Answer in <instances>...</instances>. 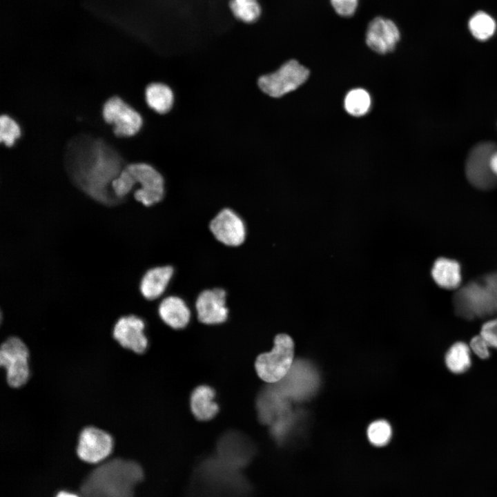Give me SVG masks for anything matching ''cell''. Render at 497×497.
Returning <instances> with one entry per match:
<instances>
[{
	"label": "cell",
	"mask_w": 497,
	"mask_h": 497,
	"mask_svg": "<svg viewBox=\"0 0 497 497\" xmlns=\"http://www.w3.org/2000/svg\"><path fill=\"white\" fill-rule=\"evenodd\" d=\"M144 471L136 462L113 458L98 465L84 479L80 497H134Z\"/></svg>",
	"instance_id": "cell-1"
},
{
	"label": "cell",
	"mask_w": 497,
	"mask_h": 497,
	"mask_svg": "<svg viewBox=\"0 0 497 497\" xmlns=\"http://www.w3.org/2000/svg\"><path fill=\"white\" fill-rule=\"evenodd\" d=\"M251 487L242 471L206 458L194 470L187 497H250Z\"/></svg>",
	"instance_id": "cell-2"
},
{
	"label": "cell",
	"mask_w": 497,
	"mask_h": 497,
	"mask_svg": "<svg viewBox=\"0 0 497 497\" xmlns=\"http://www.w3.org/2000/svg\"><path fill=\"white\" fill-rule=\"evenodd\" d=\"M99 144L95 146L88 160H84L75 173L79 185L90 197L106 204H115L117 199L111 188L113 181L118 176L119 166L111 151Z\"/></svg>",
	"instance_id": "cell-3"
},
{
	"label": "cell",
	"mask_w": 497,
	"mask_h": 497,
	"mask_svg": "<svg viewBox=\"0 0 497 497\" xmlns=\"http://www.w3.org/2000/svg\"><path fill=\"white\" fill-rule=\"evenodd\" d=\"M454 313L467 320L489 318L497 315V288L490 274L464 282L454 292Z\"/></svg>",
	"instance_id": "cell-4"
},
{
	"label": "cell",
	"mask_w": 497,
	"mask_h": 497,
	"mask_svg": "<svg viewBox=\"0 0 497 497\" xmlns=\"http://www.w3.org/2000/svg\"><path fill=\"white\" fill-rule=\"evenodd\" d=\"M294 346L291 337L279 334L269 352L260 354L255 367L258 376L264 381L274 384L283 379L293 367Z\"/></svg>",
	"instance_id": "cell-5"
},
{
	"label": "cell",
	"mask_w": 497,
	"mask_h": 497,
	"mask_svg": "<svg viewBox=\"0 0 497 497\" xmlns=\"http://www.w3.org/2000/svg\"><path fill=\"white\" fill-rule=\"evenodd\" d=\"M309 70L295 60L284 64L275 72L258 79L261 90L272 97H280L301 86L308 79Z\"/></svg>",
	"instance_id": "cell-6"
},
{
	"label": "cell",
	"mask_w": 497,
	"mask_h": 497,
	"mask_svg": "<svg viewBox=\"0 0 497 497\" xmlns=\"http://www.w3.org/2000/svg\"><path fill=\"white\" fill-rule=\"evenodd\" d=\"M29 352L17 337L7 338L1 345L0 364L6 371L8 384L14 388L25 384L30 376Z\"/></svg>",
	"instance_id": "cell-7"
},
{
	"label": "cell",
	"mask_w": 497,
	"mask_h": 497,
	"mask_svg": "<svg viewBox=\"0 0 497 497\" xmlns=\"http://www.w3.org/2000/svg\"><path fill=\"white\" fill-rule=\"evenodd\" d=\"M497 147L492 142L476 144L470 150L465 163V176L475 188L489 191L497 187V178L493 175L489 165L491 153Z\"/></svg>",
	"instance_id": "cell-8"
},
{
	"label": "cell",
	"mask_w": 497,
	"mask_h": 497,
	"mask_svg": "<svg viewBox=\"0 0 497 497\" xmlns=\"http://www.w3.org/2000/svg\"><path fill=\"white\" fill-rule=\"evenodd\" d=\"M254 454V445L246 436L229 431L218 440L215 456L225 465L242 471L250 463Z\"/></svg>",
	"instance_id": "cell-9"
},
{
	"label": "cell",
	"mask_w": 497,
	"mask_h": 497,
	"mask_svg": "<svg viewBox=\"0 0 497 497\" xmlns=\"http://www.w3.org/2000/svg\"><path fill=\"white\" fill-rule=\"evenodd\" d=\"M129 172L134 185L140 184L134 192L135 199L146 206L159 203L164 195V181L162 175L153 166L137 163L125 167Z\"/></svg>",
	"instance_id": "cell-10"
},
{
	"label": "cell",
	"mask_w": 497,
	"mask_h": 497,
	"mask_svg": "<svg viewBox=\"0 0 497 497\" xmlns=\"http://www.w3.org/2000/svg\"><path fill=\"white\" fill-rule=\"evenodd\" d=\"M208 227L215 239L225 246L238 247L246 238L244 220L230 208L219 211L211 220Z\"/></svg>",
	"instance_id": "cell-11"
},
{
	"label": "cell",
	"mask_w": 497,
	"mask_h": 497,
	"mask_svg": "<svg viewBox=\"0 0 497 497\" xmlns=\"http://www.w3.org/2000/svg\"><path fill=\"white\" fill-rule=\"evenodd\" d=\"M103 117L106 122L114 125V133L119 137L135 135L142 125L140 115L117 97L105 103Z\"/></svg>",
	"instance_id": "cell-12"
},
{
	"label": "cell",
	"mask_w": 497,
	"mask_h": 497,
	"mask_svg": "<svg viewBox=\"0 0 497 497\" xmlns=\"http://www.w3.org/2000/svg\"><path fill=\"white\" fill-rule=\"evenodd\" d=\"M113 446V438L108 432L95 427H87L79 434L77 454L83 461L96 464L110 455Z\"/></svg>",
	"instance_id": "cell-13"
},
{
	"label": "cell",
	"mask_w": 497,
	"mask_h": 497,
	"mask_svg": "<svg viewBox=\"0 0 497 497\" xmlns=\"http://www.w3.org/2000/svg\"><path fill=\"white\" fill-rule=\"evenodd\" d=\"M195 306L197 318L203 324H219L228 318L226 292L222 288L203 290L197 297Z\"/></svg>",
	"instance_id": "cell-14"
},
{
	"label": "cell",
	"mask_w": 497,
	"mask_h": 497,
	"mask_svg": "<svg viewBox=\"0 0 497 497\" xmlns=\"http://www.w3.org/2000/svg\"><path fill=\"white\" fill-rule=\"evenodd\" d=\"M144 320L134 315L121 317L115 323L113 336L123 348L143 353L148 341L144 333Z\"/></svg>",
	"instance_id": "cell-15"
},
{
	"label": "cell",
	"mask_w": 497,
	"mask_h": 497,
	"mask_svg": "<svg viewBox=\"0 0 497 497\" xmlns=\"http://www.w3.org/2000/svg\"><path fill=\"white\" fill-rule=\"evenodd\" d=\"M399 39V30L391 20L378 17L369 23L366 33V43L373 51L379 54L391 52Z\"/></svg>",
	"instance_id": "cell-16"
},
{
	"label": "cell",
	"mask_w": 497,
	"mask_h": 497,
	"mask_svg": "<svg viewBox=\"0 0 497 497\" xmlns=\"http://www.w3.org/2000/svg\"><path fill=\"white\" fill-rule=\"evenodd\" d=\"M430 272L433 282L442 289L454 292L463 284L462 266L456 259L438 257L433 261Z\"/></svg>",
	"instance_id": "cell-17"
},
{
	"label": "cell",
	"mask_w": 497,
	"mask_h": 497,
	"mask_svg": "<svg viewBox=\"0 0 497 497\" xmlns=\"http://www.w3.org/2000/svg\"><path fill=\"white\" fill-rule=\"evenodd\" d=\"M256 406L259 420L264 424L271 425L288 413L287 399L274 385L264 389L259 393Z\"/></svg>",
	"instance_id": "cell-18"
},
{
	"label": "cell",
	"mask_w": 497,
	"mask_h": 497,
	"mask_svg": "<svg viewBox=\"0 0 497 497\" xmlns=\"http://www.w3.org/2000/svg\"><path fill=\"white\" fill-rule=\"evenodd\" d=\"M174 274V269L170 265L158 266L148 270L143 275L139 289L147 300L159 298L166 291Z\"/></svg>",
	"instance_id": "cell-19"
},
{
	"label": "cell",
	"mask_w": 497,
	"mask_h": 497,
	"mask_svg": "<svg viewBox=\"0 0 497 497\" xmlns=\"http://www.w3.org/2000/svg\"><path fill=\"white\" fill-rule=\"evenodd\" d=\"M158 313L162 320L174 329L186 327L191 316L186 302L177 295H169L164 298L159 305Z\"/></svg>",
	"instance_id": "cell-20"
},
{
	"label": "cell",
	"mask_w": 497,
	"mask_h": 497,
	"mask_svg": "<svg viewBox=\"0 0 497 497\" xmlns=\"http://www.w3.org/2000/svg\"><path fill=\"white\" fill-rule=\"evenodd\" d=\"M214 389L207 385L197 387L192 392L190 400L191 411L199 420H209L214 418L219 411L215 400Z\"/></svg>",
	"instance_id": "cell-21"
},
{
	"label": "cell",
	"mask_w": 497,
	"mask_h": 497,
	"mask_svg": "<svg viewBox=\"0 0 497 497\" xmlns=\"http://www.w3.org/2000/svg\"><path fill=\"white\" fill-rule=\"evenodd\" d=\"M471 354L469 344L463 341L454 342L444 355V363L447 369L455 375L466 373L472 365Z\"/></svg>",
	"instance_id": "cell-22"
},
{
	"label": "cell",
	"mask_w": 497,
	"mask_h": 497,
	"mask_svg": "<svg viewBox=\"0 0 497 497\" xmlns=\"http://www.w3.org/2000/svg\"><path fill=\"white\" fill-rule=\"evenodd\" d=\"M145 97L148 106L158 113H166L173 106V92L164 84L153 83L148 85L146 88Z\"/></svg>",
	"instance_id": "cell-23"
},
{
	"label": "cell",
	"mask_w": 497,
	"mask_h": 497,
	"mask_svg": "<svg viewBox=\"0 0 497 497\" xmlns=\"http://www.w3.org/2000/svg\"><path fill=\"white\" fill-rule=\"evenodd\" d=\"M468 24L471 35L480 41L489 39L496 30L495 20L483 11H478L471 16Z\"/></svg>",
	"instance_id": "cell-24"
},
{
	"label": "cell",
	"mask_w": 497,
	"mask_h": 497,
	"mask_svg": "<svg viewBox=\"0 0 497 497\" xmlns=\"http://www.w3.org/2000/svg\"><path fill=\"white\" fill-rule=\"evenodd\" d=\"M344 108L351 115L360 117L366 115L371 106L369 94L364 89L356 88L349 91L344 98Z\"/></svg>",
	"instance_id": "cell-25"
},
{
	"label": "cell",
	"mask_w": 497,
	"mask_h": 497,
	"mask_svg": "<svg viewBox=\"0 0 497 497\" xmlns=\"http://www.w3.org/2000/svg\"><path fill=\"white\" fill-rule=\"evenodd\" d=\"M230 8L237 19L246 23L254 22L261 13L257 0H231Z\"/></svg>",
	"instance_id": "cell-26"
},
{
	"label": "cell",
	"mask_w": 497,
	"mask_h": 497,
	"mask_svg": "<svg viewBox=\"0 0 497 497\" xmlns=\"http://www.w3.org/2000/svg\"><path fill=\"white\" fill-rule=\"evenodd\" d=\"M367 436L369 441L373 445L384 446L388 443L391 437V426L385 420L375 421L369 426Z\"/></svg>",
	"instance_id": "cell-27"
},
{
	"label": "cell",
	"mask_w": 497,
	"mask_h": 497,
	"mask_svg": "<svg viewBox=\"0 0 497 497\" xmlns=\"http://www.w3.org/2000/svg\"><path fill=\"white\" fill-rule=\"evenodd\" d=\"M21 134L18 124L8 115L0 117V141L7 146H11Z\"/></svg>",
	"instance_id": "cell-28"
},
{
	"label": "cell",
	"mask_w": 497,
	"mask_h": 497,
	"mask_svg": "<svg viewBox=\"0 0 497 497\" xmlns=\"http://www.w3.org/2000/svg\"><path fill=\"white\" fill-rule=\"evenodd\" d=\"M489 344L497 350V316L489 318L481 326L479 333Z\"/></svg>",
	"instance_id": "cell-29"
},
{
	"label": "cell",
	"mask_w": 497,
	"mask_h": 497,
	"mask_svg": "<svg viewBox=\"0 0 497 497\" xmlns=\"http://www.w3.org/2000/svg\"><path fill=\"white\" fill-rule=\"evenodd\" d=\"M469 346L471 353L480 359L487 360L491 355V347L480 334L471 338Z\"/></svg>",
	"instance_id": "cell-30"
},
{
	"label": "cell",
	"mask_w": 497,
	"mask_h": 497,
	"mask_svg": "<svg viewBox=\"0 0 497 497\" xmlns=\"http://www.w3.org/2000/svg\"><path fill=\"white\" fill-rule=\"evenodd\" d=\"M335 11L343 17L352 15L357 8L358 0H331Z\"/></svg>",
	"instance_id": "cell-31"
},
{
	"label": "cell",
	"mask_w": 497,
	"mask_h": 497,
	"mask_svg": "<svg viewBox=\"0 0 497 497\" xmlns=\"http://www.w3.org/2000/svg\"><path fill=\"white\" fill-rule=\"evenodd\" d=\"M489 165L493 175L497 178V147L491 154Z\"/></svg>",
	"instance_id": "cell-32"
},
{
	"label": "cell",
	"mask_w": 497,
	"mask_h": 497,
	"mask_svg": "<svg viewBox=\"0 0 497 497\" xmlns=\"http://www.w3.org/2000/svg\"><path fill=\"white\" fill-rule=\"evenodd\" d=\"M56 497H80V496L77 494H72V493L61 491H59L57 494Z\"/></svg>",
	"instance_id": "cell-33"
},
{
	"label": "cell",
	"mask_w": 497,
	"mask_h": 497,
	"mask_svg": "<svg viewBox=\"0 0 497 497\" xmlns=\"http://www.w3.org/2000/svg\"><path fill=\"white\" fill-rule=\"evenodd\" d=\"M497 288V269L489 271Z\"/></svg>",
	"instance_id": "cell-34"
}]
</instances>
